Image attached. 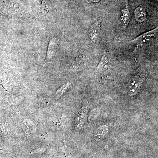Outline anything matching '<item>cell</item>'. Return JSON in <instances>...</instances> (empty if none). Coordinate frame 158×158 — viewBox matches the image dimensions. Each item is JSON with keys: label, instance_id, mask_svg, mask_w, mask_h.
Wrapping results in <instances>:
<instances>
[{"label": "cell", "instance_id": "cell-1", "mask_svg": "<svg viewBox=\"0 0 158 158\" xmlns=\"http://www.w3.org/2000/svg\"><path fill=\"white\" fill-rule=\"evenodd\" d=\"M144 81V77L135 75L132 77L129 81L127 87V93L131 96H134L138 93Z\"/></svg>", "mask_w": 158, "mask_h": 158}, {"label": "cell", "instance_id": "cell-2", "mask_svg": "<svg viewBox=\"0 0 158 158\" xmlns=\"http://www.w3.org/2000/svg\"><path fill=\"white\" fill-rule=\"evenodd\" d=\"M88 105H84L79 110L75 118V126L77 129H81L87 121L88 116Z\"/></svg>", "mask_w": 158, "mask_h": 158}, {"label": "cell", "instance_id": "cell-3", "mask_svg": "<svg viewBox=\"0 0 158 158\" xmlns=\"http://www.w3.org/2000/svg\"><path fill=\"white\" fill-rule=\"evenodd\" d=\"M157 31L158 27H157L154 30L141 34V35L136 37L135 39L129 42L135 43H138V44H143L148 41H149L154 37H155Z\"/></svg>", "mask_w": 158, "mask_h": 158}, {"label": "cell", "instance_id": "cell-4", "mask_svg": "<svg viewBox=\"0 0 158 158\" xmlns=\"http://www.w3.org/2000/svg\"><path fill=\"white\" fill-rule=\"evenodd\" d=\"M112 58V54L110 52H105L97 67V70L101 71L107 69L111 63Z\"/></svg>", "mask_w": 158, "mask_h": 158}, {"label": "cell", "instance_id": "cell-5", "mask_svg": "<svg viewBox=\"0 0 158 158\" xmlns=\"http://www.w3.org/2000/svg\"><path fill=\"white\" fill-rule=\"evenodd\" d=\"M101 25L98 23H94L89 31V36L91 42L95 43L98 41L100 34Z\"/></svg>", "mask_w": 158, "mask_h": 158}, {"label": "cell", "instance_id": "cell-6", "mask_svg": "<svg viewBox=\"0 0 158 158\" xmlns=\"http://www.w3.org/2000/svg\"><path fill=\"white\" fill-rule=\"evenodd\" d=\"M109 132V129L107 126L106 125L100 126L94 132V138L96 141H102L107 136Z\"/></svg>", "mask_w": 158, "mask_h": 158}, {"label": "cell", "instance_id": "cell-7", "mask_svg": "<svg viewBox=\"0 0 158 158\" xmlns=\"http://www.w3.org/2000/svg\"><path fill=\"white\" fill-rule=\"evenodd\" d=\"M57 51V43L56 39L53 38L50 41L47 54L46 60H50L55 56Z\"/></svg>", "mask_w": 158, "mask_h": 158}, {"label": "cell", "instance_id": "cell-8", "mask_svg": "<svg viewBox=\"0 0 158 158\" xmlns=\"http://www.w3.org/2000/svg\"><path fill=\"white\" fill-rule=\"evenodd\" d=\"M130 14L128 6L127 5L126 7L122 11L120 17L121 24L124 28H126L130 22Z\"/></svg>", "mask_w": 158, "mask_h": 158}, {"label": "cell", "instance_id": "cell-9", "mask_svg": "<svg viewBox=\"0 0 158 158\" xmlns=\"http://www.w3.org/2000/svg\"><path fill=\"white\" fill-rule=\"evenodd\" d=\"M135 18L138 23L143 22L146 19V14L143 8L138 7L135 11Z\"/></svg>", "mask_w": 158, "mask_h": 158}, {"label": "cell", "instance_id": "cell-10", "mask_svg": "<svg viewBox=\"0 0 158 158\" xmlns=\"http://www.w3.org/2000/svg\"><path fill=\"white\" fill-rule=\"evenodd\" d=\"M70 86V83L69 82L64 84L57 90L56 93V98L59 99L68 90Z\"/></svg>", "mask_w": 158, "mask_h": 158}, {"label": "cell", "instance_id": "cell-11", "mask_svg": "<svg viewBox=\"0 0 158 158\" xmlns=\"http://www.w3.org/2000/svg\"><path fill=\"white\" fill-rule=\"evenodd\" d=\"M85 61L83 59H79V60L75 62L74 64L71 67L70 70L73 72L81 70L85 65Z\"/></svg>", "mask_w": 158, "mask_h": 158}, {"label": "cell", "instance_id": "cell-12", "mask_svg": "<svg viewBox=\"0 0 158 158\" xmlns=\"http://www.w3.org/2000/svg\"><path fill=\"white\" fill-rule=\"evenodd\" d=\"M23 126L26 133H31L33 132L34 128V123L29 120H25L23 121Z\"/></svg>", "mask_w": 158, "mask_h": 158}, {"label": "cell", "instance_id": "cell-13", "mask_svg": "<svg viewBox=\"0 0 158 158\" xmlns=\"http://www.w3.org/2000/svg\"><path fill=\"white\" fill-rule=\"evenodd\" d=\"M90 1L93 2H98L100 0H90Z\"/></svg>", "mask_w": 158, "mask_h": 158}]
</instances>
